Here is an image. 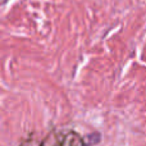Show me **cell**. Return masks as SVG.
<instances>
[{
	"label": "cell",
	"instance_id": "cell-1",
	"mask_svg": "<svg viewBox=\"0 0 146 146\" xmlns=\"http://www.w3.org/2000/svg\"><path fill=\"white\" fill-rule=\"evenodd\" d=\"M41 146H85L80 135L76 132L67 131V132H58L48 136Z\"/></svg>",
	"mask_w": 146,
	"mask_h": 146
}]
</instances>
